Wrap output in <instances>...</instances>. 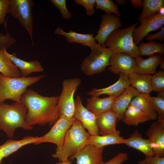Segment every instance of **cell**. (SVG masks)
Segmentation results:
<instances>
[{
  "mask_svg": "<svg viewBox=\"0 0 164 164\" xmlns=\"http://www.w3.org/2000/svg\"><path fill=\"white\" fill-rule=\"evenodd\" d=\"M59 96H44L27 89L21 98L27 110L26 121L29 125L54 124L60 116L57 107Z\"/></svg>",
  "mask_w": 164,
  "mask_h": 164,
  "instance_id": "6da1fadb",
  "label": "cell"
},
{
  "mask_svg": "<svg viewBox=\"0 0 164 164\" xmlns=\"http://www.w3.org/2000/svg\"><path fill=\"white\" fill-rule=\"evenodd\" d=\"M27 110L22 104H0V130H3L9 138H12L18 128L31 130L33 126L26 122Z\"/></svg>",
  "mask_w": 164,
  "mask_h": 164,
  "instance_id": "7a4b0ae2",
  "label": "cell"
},
{
  "mask_svg": "<svg viewBox=\"0 0 164 164\" xmlns=\"http://www.w3.org/2000/svg\"><path fill=\"white\" fill-rule=\"evenodd\" d=\"M90 135L80 122L75 119L67 132L62 148L56 150L52 157L60 162L67 161L70 157L72 159L87 144Z\"/></svg>",
  "mask_w": 164,
  "mask_h": 164,
  "instance_id": "3957f363",
  "label": "cell"
},
{
  "mask_svg": "<svg viewBox=\"0 0 164 164\" xmlns=\"http://www.w3.org/2000/svg\"><path fill=\"white\" fill-rule=\"evenodd\" d=\"M45 75L34 77H6L0 73V104L7 100L21 103L22 96L28 86L38 82Z\"/></svg>",
  "mask_w": 164,
  "mask_h": 164,
  "instance_id": "277c9868",
  "label": "cell"
},
{
  "mask_svg": "<svg viewBox=\"0 0 164 164\" xmlns=\"http://www.w3.org/2000/svg\"><path fill=\"white\" fill-rule=\"evenodd\" d=\"M138 25L135 23L127 28L113 31L106 39L105 47L113 53H125L134 58L140 56L138 46L134 43L133 37V31Z\"/></svg>",
  "mask_w": 164,
  "mask_h": 164,
  "instance_id": "5b68a950",
  "label": "cell"
},
{
  "mask_svg": "<svg viewBox=\"0 0 164 164\" xmlns=\"http://www.w3.org/2000/svg\"><path fill=\"white\" fill-rule=\"evenodd\" d=\"M91 50L90 54L84 59L80 66L82 72L88 76L104 71L110 65V59L113 53L110 49L98 43Z\"/></svg>",
  "mask_w": 164,
  "mask_h": 164,
  "instance_id": "8992f818",
  "label": "cell"
},
{
  "mask_svg": "<svg viewBox=\"0 0 164 164\" xmlns=\"http://www.w3.org/2000/svg\"><path fill=\"white\" fill-rule=\"evenodd\" d=\"M75 120L73 117L70 118L60 114L50 131L44 135L38 137L35 145L50 143L56 145V150L60 149L63 146L67 132Z\"/></svg>",
  "mask_w": 164,
  "mask_h": 164,
  "instance_id": "52a82bcc",
  "label": "cell"
},
{
  "mask_svg": "<svg viewBox=\"0 0 164 164\" xmlns=\"http://www.w3.org/2000/svg\"><path fill=\"white\" fill-rule=\"evenodd\" d=\"M9 14L16 19L29 35L33 45L32 39L33 19L32 13L34 2L32 0H9Z\"/></svg>",
  "mask_w": 164,
  "mask_h": 164,
  "instance_id": "ba28073f",
  "label": "cell"
},
{
  "mask_svg": "<svg viewBox=\"0 0 164 164\" xmlns=\"http://www.w3.org/2000/svg\"><path fill=\"white\" fill-rule=\"evenodd\" d=\"M79 78L64 80L62 83V88L57 105L60 114L67 117H73L75 109V100L73 96L77 87L81 83Z\"/></svg>",
  "mask_w": 164,
  "mask_h": 164,
  "instance_id": "9c48e42d",
  "label": "cell"
},
{
  "mask_svg": "<svg viewBox=\"0 0 164 164\" xmlns=\"http://www.w3.org/2000/svg\"><path fill=\"white\" fill-rule=\"evenodd\" d=\"M97 116L88 110L83 104L79 95L75 99V109L73 117L78 120L84 129H87L90 135L99 134L96 119Z\"/></svg>",
  "mask_w": 164,
  "mask_h": 164,
  "instance_id": "30bf717a",
  "label": "cell"
},
{
  "mask_svg": "<svg viewBox=\"0 0 164 164\" xmlns=\"http://www.w3.org/2000/svg\"><path fill=\"white\" fill-rule=\"evenodd\" d=\"M140 22V25L135 27L133 32L134 41L137 45L140 44L150 32L156 31L163 27L164 16L157 13Z\"/></svg>",
  "mask_w": 164,
  "mask_h": 164,
  "instance_id": "8fae6325",
  "label": "cell"
},
{
  "mask_svg": "<svg viewBox=\"0 0 164 164\" xmlns=\"http://www.w3.org/2000/svg\"><path fill=\"white\" fill-rule=\"evenodd\" d=\"M110 63L108 70L114 74L122 73L128 75L135 72L136 63L135 58L125 53H113Z\"/></svg>",
  "mask_w": 164,
  "mask_h": 164,
  "instance_id": "7c38bea8",
  "label": "cell"
},
{
  "mask_svg": "<svg viewBox=\"0 0 164 164\" xmlns=\"http://www.w3.org/2000/svg\"><path fill=\"white\" fill-rule=\"evenodd\" d=\"M154 155L164 156V121L157 120L152 123L146 132Z\"/></svg>",
  "mask_w": 164,
  "mask_h": 164,
  "instance_id": "4fadbf2b",
  "label": "cell"
},
{
  "mask_svg": "<svg viewBox=\"0 0 164 164\" xmlns=\"http://www.w3.org/2000/svg\"><path fill=\"white\" fill-rule=\"evenodd\" d=\"M121 25L120 16L113 14L103 15L97 34L94 37L95 40L98 44L106 47L104 43L107 37L113 31L119 29Z\"/></svg>",
  "mask_w": 164,
  "mask_h": 164,
  "instance_id": "5bb4252c",
  "label": "cell"
},
{
  "mask_svg": "<svg viewBox=\"0 0 164 164\" xmlns=\"http://www.w3.org/2000/svg\"><path fill=\"white\" fill-rule=\"evenodd\" d=\"M139 94L136 89L130 86L116 98L113 103L111 110L115 114L118 121H122L123 119L125 111L132 100Z\"/></svg>",
  "mask_w": 164,
  "mask_h": 164,
  "instance_id": "9a60e30c",
  "label": "cell"
},
{
  "mask_svg": "<svg viewBox=\"0 0 164 164\" xmlns=\"http://www.w3.org/2000/svg\"><path fill=\"white\" fill-rule=\"evenodd\" d=\"M119 74V78L114 83L103 88H93L91 91L87 92V94L91 97H98L101 95L106 94L109 97H117L130 85L127 75L122 73Z\"/></svg>",
  "mask_w": 164,
  "mask_h": 164,
  "instance_id": "2e32d148",
  "label": "cell"
},
{
  "mask_svg": "<svg viewBox=\"0 0 164 164\" xmlns=\"http://www.w3.org/2000/svg\"><path fill=\"white\" fill-rule=\"evenodd\" d=\"M104 147L97 148L87 144L73 159L75 158L77 164H103Z\"/></svg>",
  "mask_w": 164,
  "mask_h": 164,
  "instance_id": "e0dca14e",
  "label": "cell"
},
{
  "mask_svg": "<svg viewBox=\"0 0 164 164\" xmlns=\"http://www.w3.org/2000/svg\"><path fill=\"white\" fill-rule=\"evenodd\" d=\"M38 137L27 136L19 140L10 139L0 145V164H2V159L18 150L23 146L36 143Z\"/></svg>",
  "mask_w": 164,
  "mask_h": 164,
  "instance_id": "ac0fdd59",
  "label": "cell"
},
{
  "mask_svg": "<svg viewBox=\"0 0 164 164\" xmlns=\"http://www.w3.org/2000/svg\"><path fill=\"white\" fill-rule=\"evenodd\" d=\"M117 120L115 114L111 110L97 116L96 122L99 134L120 135V131L116 128Z\"/></svg>",
  "mask_w": 164,
  "mask_h": 164,
  "instance_id": "d6986e66",
  "label": "cell"
},
{
  "mask_svg": "<svg viewBox=\"0 0 164 164\" xmlns=\"http://www.w3.org/2000/svg\"><path fill=\"white\" fill-rule=\"evenodd\" d=\"M6 50H4L5 55L18 68L21 76L27 77L32 73L41 72L43 71L41 63L38 60H32L30 62L24 61L18 58L15 52L10 54Z\"/></svg>",
  "mask_w": 164,
  "mask_h": 164,
  "instance_id": "ffe728a7",
  "label": "cell"
},
{
  "mask_svg": "<svg viewBox=\"0 0 164 164\" xmlns=\"http://www.w3.org/2000/svg\"><path fill=\"white\" fill-rule=\"evenodd\" d=\"M55 34L65 37L69 43H80L84 46H88L91 49L97 44L92 33L83 34L78 33L71 30L68 32L64 31L60 27L57 28L55 30Z\"/></svg>",
  "mask_w": 164,
  "mask_h": 164,
  "instance_id": "44dd1931",
  "label": "cell"
},
{
  "mask_svg": "<svg viewBox=\"0 0 164 164\" xmlns=\"http://www.w3.org/2000/svg\"><path fill=\"white\" fill-rule=\"evenodd\" d=\"M163 59V55L160 54L153 55L146 59L138 56L135 58L136 63L135 72L153 75L157 72L156 68Z\"/></svg>",
  "mask_w": 164,
  "mask_h": 164,
  "instance_id": "7402d4cb",
  "label": "cell"
},
{
  "mask_svg": "<svg viewBox=\"0 0 164 164\" xmlns=\"http://www.w3.org/2000/svg\"><path fill=\"white\" fill-rule=\"evenodd\" d=\"M116 97L108 96L104 98L91 97L87 99L86 108L96 116L111 110Z\"/></svg>",
  "mask_w": 164,
  "mask_h": 164,
  "instance_id": "603a6c76",
  "label": "cell"
},
{
  "mask_svg": "<svg viewBox=\"0 0 164 164\" xmlns=\"http://www.w3.org/2000/svg\"><path fill=\"white\" fill-rule=\"evenodd\" d=\"M124 144L143 153L145 156L154 155L151 144L148 139L143 138L140 133L135 130L127 139H125Z\"/></svg>",
  "mask_w": 164,
  "mask_h": 164,
  "instance_id": "cb8c5ba5",
  "label": "cell"
},
{
  "mask_svg": "<svg viewBox=\"0 0 164 164\" xmlns=\"http://www.w3.org/2000/svg\"><path fill=\"white\" fill-rule=\"evenodd\" d=\"M152 75L133 72L127 76L131 86L141 94H149L152 91L151 83Z\"/></svg>",
  "mask_w": 164,
  "mask_h": 164,
  "instance_id": "d4e9b609",
  "label": "cell"
},
{
  "mask_svg": "<svg viewBox=\"0 0 164 164\" xmlns=\"http://www.w3.org/2000/svg\"><path fill=\"white\" fill-rule=\"evenodd\" d=\"M149 94L140 93L132 100L130 105L139 108L150 119L156 120L158 115L155 110L150 100Z\"/></svg>",
  "mask_w": 164,
  "mask_h": 164,
  "instance_id": "484cf974",
  "label": "cell"
},
{
  "mask_svg": "<svg viewBox=\"0 0 164 164\" xmlns=\"http://www.w3.org/2000/svg\"><path fill=\"white\" fill-rule=\"evenodd\" d=\"M150 120L149 118L139 108L129 105L125 111L122 121L128 125L138 126L140 123Z\"/></svg>",
  "mask_w": 164,
  "mask_h": 164,
  "instance_id": "4316f807",
  "label": "cell"
},
{
  "mask_svg": "<svg viewBox=\"0 0 164 164\" xmlns=\"http://www.w3.org/2000/svg\"><path fill=\"white\" fill-rule=\"evenodd\" d=\"M125 140L123 137L115 134L90 135L87 144L99 148L109 145L124 144Z\"/></svg>",
  "mask_w": 164,
  "mask_h": 164,
  "instance_id": "83f0119b",
  "label": "cell"
},
{
  "mask_svg": "<svg viewBox=\"0 0 164 164\" xmlns=\"http://www.w3.org/2000/svg\"><path fill=\"white\" fill-rule=\"evenodd\" d=\"M4 50L0 49V73L6 77H21L19 69L5 55Z\"/></svg>",
  "mask_w": 164,
  "mask_h": 164,
  "instance_id": "f1b7e54d",
  "label": "cell"
},
{
  "mask_svg": "<svg viewBox=\"0 0 164 164\" xmlns=\"http://www.w3.org/2000/svg\"><path fill=\"white\" fill-rule=\"evenodd\" d=\"M164 6L163 0H143V9L138 18L140 22L157 13Z\"/></svg>",
  "mask_w": 164,
  "mask_h": 164,
  "instance_id": "f546056e",
  "label": "cell"
},
{
  "mask_svg": "<svg viewBox=\"0 0 164 164\" xmlns=\"http://www.w3.org/2000/svg\"><path fill=\"white\" fill-rule=\"evenodd\" d=\"M140 55L150 56L155 53L164 54V43L155 41H149L147 43H140L138 46Z\"/></svg>",
  "mask_w": 164,
  "mask_h": 164,
  "instance_id": "4dcf8cb0",
  "label": "cell"
},
{
  "mask_svg": "<svg viewBox=\"0 0 164 164\" xmlns=\"http://www.w3.org/2000/svg\"><path fill=\"white\" fill-rule=\"evenodd\" d=\"M150 100L158 115L157 119L164 121V91L158 93L156 97L150 96Z\"/></svg>",
  "mask_w": 164,
  "mask_h": 164,
  "instance_id": "1f68e13d",
  "label": "cell"
},
{
  "mask_svg": "<svg viewBox=\"0 0 164 164\" xmlns=\"http://www.w3.org/2000/svg\"><path fill=\"white\" fill-rule=\"evenodd\" d=\"M95 7L96 9L104 11L105 14H114L120 16L117 4L114 3L113 0H95Z\"/></svg>",
  "mask_w": 164,
  "mask_h": 164,
  "instance_id": "d6a6232c",
  "label": "cell"
},
{
  "mask_svg": "<svg viewBox=\"0 0 164 164\" xmlns=\"http://www.w3.org/2000/svg\"><path fill=\"white\" fill-rule=\"evenodd\" d=\"M151 83L152 91L159 93L164 91V71L160 70L152 75Z\"/></svg>",
  "mask_w": 164,
  "mask_h": 164,
  "instance_id": "836d02e7",
  "label": "cell"
},
{
  "mask_svg": "<svg viewBox=\"0 0 164 164\" xmlns=\"http://www.w3.org/2000/svg\"><path fill=\"white\" fill-rule=\"evenodd\" d=\"M6 33L5 34L0 32V49L4 50L11 47L16 42V40L8 32L7 28V20L4 22Z\"/></svg>",
  "mask_w": 164,
  "mask_h": 164,
  "instance_id": "e575fe53",
  "label": "cell"
},
{
  "mask_svg": "<svg viewBox=\"0 0 164 164\" xmlns=\"http://www.w3.org/2000/svg\"><path fill=\"white\" fill-rule=\"evenodd\" d=\"M53 5L57 8L60 12L62 16L66 19H69L72 17V13L67 8L66 0H51Z\"/></svg>",
  "mask_w": 164,
  "mask_h": 164,
  "instance_id": "d590c367",
  "label": "cell"
},
{
  "mask_svg": "<svg viewBox=\"0 0 164 164\" xmlns=\"http://www.w3.org/2000/svg\"><path fill=\"white\" fill-rule=\"evenodd\" d=\"M75 3L83 6L86 9V13L88 16H91L95 12V0H75Z\"/></svg>",
  "mask_w": 164,
  "mask_h": 164,
  "instance_id": "8d00e7d4",
  "label": "cell"
},
{
  "mask_svg": "<svg viewBox=\"0 0 164 164\" xmlns=\"http://www.w3.org/2000/svg\"><path fill=\"white\" fill-rule=\"evenodd\" d=\"M9 0H0V25L4 23L5 17L9 13Z\"/></svg>",
  "mask_w": 164,
  "mask_h": 164,
  "instance_id": "74e56055",
  "label": "cell"
},
{
  "mask_svg": "<svg viewBox=\"0 0 164 164\" xmlns=\"http://www.w3.org/2000/svg\"><path fill=\"white\" fill-rule=\"evenodd\" d=\"M138 164H164V157H160L157 155L146 156L142 160L138 161Z\"/></svg>",
  "mask_w": 164,
  "mask_h": 164,
  "instance_id": "f35d334b",
  "label": "cell"
},
{
  "mask_svg": "<svg viewBox=\"0 0 164 164\" xmlns=\"http://www.w3.org/2000/svg\"><path fill=\"white\" fill-rule=\"evenodd\" d=\"M129 158L127 153L121 152L107 162H104L103 164H121Z\"/></svg>",
  "mask_w": 164,
  "mask_h": 164,
  "instance_id": "ab89813d",
  "label": "cell"
},
{
  "mask_svg": "<svg viewBox=\"0 0 164 164\" xmlns=\"http://www.w3.org/2000/svg\"><path fill=\"white\" fill-rule=\"evenodd\" d=\"M145 39L149 41L158 39L161 42L164 40V27H162L158 32L154 34H149L145 37Z\"/></svg>",
  "mask_w": 164,
  "mask_h": 164,
  "instance_id": "60d3db41",
  "label": "cell"
},
{
  "mask_svg": "<svg viewBox=\"0 0 164 164\" xmlns=\"http://www.w3.org/2000/svg\"><path fill=\"white\" fill-rule=\"evenodd\" d=\"M131 4L134 7L138 8L142 7L143 1L142 0H131Z\"/></svg>",
  "mask_w": 164,
  "mask_h": 164,
  "instance_id": "b9f144b4",
  "label": "cell"
},
{
  "mask_svg": "<svg viewBox=\"0 0 164 164\" xmlns=\"http://www.w3.org/2000/svg\"><path fill=\"white\" fill-rule=\"evenodd\" d=\"M115 1L117 4L120 5H125L126 2L125 0H115Z\"/></svg>",
  "mask_w": 164,
  "mask_h": 164,
  "instance_id": "7bdbcfd3",
  "label": "cell"
},
{
  "mask_svg": "<svg viewBox=\"0 0 164 164\" xmlns=\"http://www.w3.org/2000/svg\"><path fill=\"white\" fill-rule=\"evenodd\" d=\"M158 13L161 15L164 16V6L160 8Z\"/></svg>",
  "mask_w": 164,
  "mask_h": 164,
  "instance_id": "ee69618b",
  "label": "cell"
},
{
  "mask_svg": "<svg viewBox=\"0 0 164 164\" xmlns=\"http://www.w3.org/2000/svg\"><path fill=\"white\" fill-rule=\"evenodd\" d=\"M72 162L70 161H68L66 162H56L55 164H71Z\"/></svg>",
  "mask_w": 164,
  "mask_h": 164,
  "instance_id": "f6af8a7d",
  "label": "cell"
},
{
  "mask_svg": "<svg viewBox=\"0 0 164 164\" xmlns=\"http://www.w3.org/2000/svg\"><path fill=\"white\" fill-rule=\"evenodd\" d=\"M160 67L161 70H164V60L163 59L161 61L160 64Z\"/></svg>",
  "mask_w": 164,
  "mask_h": 164,
  "instance_id": "bcb514c9",
  "label": "cell"
}]
</instances>
